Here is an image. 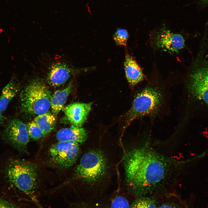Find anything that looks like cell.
Instances as JSON below:
<instances>
[{
    "mask_svg": "<svg viewBox=\"0 0 208 208\" xmlns=\"http://www.w3.org/2000/svg\"><path fill=\"white\" fill-rule=\"evenodd\" d=\"M168 159L146 148L129 151L123 161L127 184L138 193L147 192L171 173L172 164Z\"/></svg>",
    "mask_w": 208,
    "mask_h": 208,
    "instance_id": "6da1fadb",
    "label": "cell"
},
{
    "mask_svg": "<svg viewBox=\"0 0 208 208\" xmlns=\"http://www.w3.org/2000/svg\"><path fill=\"white\" fill-rule=\"evenodd\" d=\"M177 83L154 78L136 91L131 105L124 116L125 127L134 120L145 118L153 121L161 119L170 111L171 89Z\"/></svg>",
    "mask_w": 208,
    "mask_h": 208,
    "instance_id": "7a4b0ae2",
    "label": "cell"
},
{
    "mask_svg": "<svg viewBox=\"0 0 208 208\" xmlns=\"http://www.w3.org/2000/svg\"><path fill=\"white\" fill-rule=\"evenodd\" d=\"M38 167L33 163L10 159L4 170L7 184L4 187L19 199L21 195L33 196L38 185Z\"/></svg>",
    "mask_w": 208,
    "mask_h": 208,
    "instance_id": "3957f363",
    "label": "cell"
},
{
    "mask_svg": "<svg viewBox=\"0 0 208 208\" xmlns=\"http://www.w3.org/2000/svg\"><path fill=\"white\" fill-rule=\"evenodd\" d=\"M108 159L104 152L100 149L87 151L75 168V178L90 185L103 183L109 177L110 167Z\"/></svg>",
    "mask_w": 208,
    "mask_h": 208,
    "instance_id": "277c9868",
    "label": "cell"
},
{
    "mask_svg": "<svg viewBox=\"0 0 208 208\" xmlns=\"http://www.w3.org/2000/svg\"><path fill=\"white\" fill-rule=\"evenodd\" d=\"M51 95L48 87L38 79L32 80L22 91L20 96L23 112L38 115L48 112Z\"/></svg>",
    "mask_w": 208,
    "mask_h": 208,
    "instance_id": "5b68a950",
    "label": "cell"
},
{
    "mask_svg": "<svg viewBox=\"0 0 208 208\" xmlns=\"http://www.w3.org/2000/svg\"><path fill=\"white\" fill-rule=\"evenodd\" d=\"M80 152L79 144L59 141L49 149V160L56 168L61 170L66 169L75 164Z\"/></svg>",
    "mask_w": 208,
    "mask_h": 208,
    "instance_id": "8992f818",
    "label": "cell"
},
{
    "mask_svg": "<svg viewBox=\"0 0 208 208\" xmlns=\"http://www.w3.org/2000/svg\"><path fill=\"white\" fill-rule=\"evenodd\" d=\"M0 135L5 143L19 153H26L29 137L27 126L22 121L16 118L10 120Z\"/></svg>",
    "mask_w": 208,
    "mask_h": 208,
    "instance_id": "52a82bcc",
    "label": "cell"
},
{
    "mask_svg": "<svg viewBox=\"0 0 208 208\" xmlns=\"http://www.w3.org/2000/svg\"><path fill=\"white\" fill-rule=\"evenodd\" d=\"M186 87L189 96L208 105V62L190 75Z\"/></svg>",
    "mask_w": 208,
    "mask_h": 208,
    "instance_id": "ba28073f",
    "label": "cell"
},
{
    "mask_svg": "<svg viewBox=\"0 0 208 208\" xmlns=\"http://www.w3.org/2000/svg\"><path fill=\"white\" fill-rule=\"evenodd\" d=\"M155 47L170 53L178 52L185 47V40L180 34L174 33L163 27L153 37Z\"/></svg>",
    "mask_w": 208,
    "mask_h": 208,
    "instance_id": "9c48e42d",
    "label": "cell"
},
{
    "mask_svg": "<svg viewBox=\"0 0 208 208\" xmlns=\"http://www.w3.org/2000/svg\"><path fill=\"white\" fill-rule=\"evenodd\" d=\"M77 71V69L64 62H55L49 67L47 81L50 86H58L65 83L73 74Z\"/></svg>",
    "mask_w": 208,
    "mask_h": 208,
    "instance_id": "30bf717a",
    "label": "cell"
},
{
    "mask_svg": "<svg viewBox=\"0 0 208 208\" xmlns=\"http://www.w3.org/2000/svg\"><path fill=\"white\" fill-rule=\"evenodd\" d=\"M92 103L76 102L68 105L64 110L68 120L73 126L81 127L87 119Z\"/></svg>",
    "mask_w": 208,
    "mask_h": 208,
    "instance_id": "8fae6325",
    "label": "cell"
},
{
    "mask_svg": "<svg viewBox=\"0 0 208 208\" xmlns=\"http://www.w3.org/2000/svg\"><path fill=\"white\" fill-rule=\"evenodd\" d=\"M124 66L126 76L130 86L134 87L144 79L141 68L135 59L130 55L125 56Z\"/></svg>",
    "mask_w": 208,
    "mask_h": 208,
    "instance_id": "7c38bea8",
    "label": "cell"
},
{
    "mask_svg": "<svg viewBox=\"0 0 208 208\" xmlns=\"http://www.w3.org/2000/svg\"><path fill=\"white\" fill-rule=\"evenodd\" d=\"M85 129L81 127L72 125L69 128H63L57 133L56 137L59 141L75 142L78 144L85 142L88 138Z\"/></svg>",
    "mask_w": 208,
    "mask_h": 208,
    "instance_id": "4fadbf2b",
    "label": "cell"
},
{
    "mask_svg": "<svg viewBox=\"0 0 208 208\" xmlns=\"http://www.w3.org/2000/svg\"><path fill=\"white\" fill-rule=\"evenodd\" d=\"M72 85L70 83L65 88L56 91L51 95V107L53 114L57 115L62 109L68 96L72 91Z\"/></svg>",
    "mask_w": 208,
    "mask_h": 208,
    "instance_id": "5bb4252c",
    "label": "cell"
},
{
    "mask_svg": "<svg viewBox=\"0 0 208 208\" xmlns=\"http://www.w3.org/2000/svg\"><path fill=\"white\" fill-rule=\"evenodd\" d=\"M21 199L4 186H0V208H25Z\"/></svg>",
    "mask_w": 208,
    "mask_h": 208,
    "instance_id": "9a60e30c",
    "label": "cell"
},
{
    "mask_svg": "<svg viewBox=\"0 0 208 208\" xmlns=\"http://www.w3.org/2000/svg\"><path fill=\"white\" fill-rule=\"evenodd\" d=\"M18 90V84L12 78L3 89L0 97V111L2 112L5 110L9 103L16 94Z\"/></svg>",
    "mask_w": 208,
    "mask_h": 208,
    "instance_id": "2e32d148",
    "label": "cell"
},
{
    "mask_svg": "<svg viewBox=\"0 0 208 208\" xmlns=\"http://www.w3.org/2000/svg\"><path fill=\"white\" fill-rule=\"evenodd\" d=\"M34 120L41 129L44 136L49 133L54 129L56 118L53 114L47 112L37 115Z\"/></svg>",
    "mask_w": 208,
    "mask_h": 208,
    "instance_id": "e0dca14e",
    "label": "cell"
},
{
    "mask_svg": "<svg viewBox=\"0 0 208 208\" xmlns=\"http://www.w3.org/2000/svg\"><path fill=\"white\" fill-rule=\"evenodd\" d=\"M29 138L34 140H38L44 136L42 131L34 121L29 122L27 126Z\"/></svg>",
    "mask_w": 208,
    "mask_h": 208,
    "instance_id": "ac0fdd59",
    "label": "cell"
},
{
    "mask_svg": "<svg viewBox=\"0 0 208 208\" xmlns=\"http://www.w3.org/2000/svg\"><path fill=\"white\" fill-rule=\"evenodd\" d=\"M129 37L128 33L126 29H117L113 35V39L116 44L126 46Z\"/></svg>",
    "mask_w": 208,
    "mask_h": 208,
    "instance_id": "d6986e66",
    "label": "cell"
},
{
    "mask_svg": "<svg viewBox=\"0 0 208 208\" xmlns=\"http://www.w3.org/2000/svg\"><path fill=\"white\" fill-rule=\"evenodd\" d=\"M131 208H157L155 201L148 198H142L137 200L132 204Z\"/></svg>",
    "mask_w": 208,
    "mask_h": 208,
    "instance_id": "ffe728a7",
    "label": "cell"
},
{
    "mask_svg": "<svg viewBox=\"0 0 208 208\" xmlns=\"http://www.w3.org/2000/svg\"><path fill=\"white\" fill-rule=\"evenodd\" d=\"M110 208H131L126 198L123 196H118L112 199Z\"/></svg>",
    "mask_w": 208,
    "mask_h": 208,
    "instance_id": "44dd1931",
    "label": "cell"
},
{
    "mask_svg": "<svg viewBox=\"0 0 208 208\" xmlns=\"http://www.w3.org/2000/svg\"><path fill=\"white\" fill-rule=\"evenodd\" d=\"M159 208H176L175 207L170 204H165L163 205Z\"/></svg>",
    "mask_w": 208,
    "mask_h": 208,
    "instance_id": "7402d4cb",
    "label": "cell"
},
{
    "mask_svg": "<svg viewBox=\"0 0 208 208\" xmlns=\"http://www.w3.org/2000/svg\"><path fill=\"white\" fill-rule=\"evenodd\" d=\"M2 112L0 111V124H2L4 122L5 120L4 116L2 114Z\"/></svg>",
    "mask_w": 208,
    "mask_h": 208,
    "instance_id": "603a6c76",
    "label": "cell"
},
{
    "mask_svg": "<svg viewBox=\"0 0 208 208\" xmlns=\"http://www.w3.org/2000/svg\"><path fill=\"white\" fill-rule=\"evenodd\" d=\"M206 152H205L203 153H202L200 155L198 156H197V157H196V158L197 159H198V158L199 159V158H201L202 157H204L205 155L206 154Z\"/></svg>",
    "mask_w": 208,
    "mask_h": 208,
    "instance_id": "cb8c5ba5",
    "label": "cell"
},
{
    "mask_svg": "<svg viewBox=\"0 0 208 208\" xmlns=\"http://www.w3.org/2000/svg\"><path fill=\"white\" fill-rule=\"evenodd\" d=\"M200 1L203 4H208V0H200Z\"/></svg>",
    "mask_w": 208,
    "mask_h": 208,
    "instance_id": "d4e9b609",
    "label": "cell"
}]
</instances>
